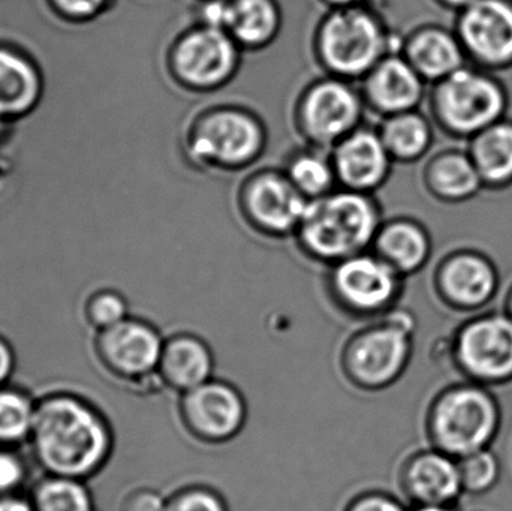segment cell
<instances>
[{
	"label": "cell",
	"mask_w": 512,
	"mask_h": 511,
	"mask_svg": "<svg viewBox=\"0 0 512 511\" xmlns=\"http://www.w3.org/2000/svg\"><path fill=\"white\" fill-rule=\"evenodd\" d=\"M30 456L45 476L87 480L110 459L113 434L104 414L83 396L65 390L36 399Z\"/></svg>",
	"instance_id": "1"
},
{
	"label": "cell",
	"mask_w": 512,
	"mask_h": 511,
	"mask_svg": "<svg viewBox=\"0 0 512 511\" xmlns=\"http://www.w3.org/2000/svg\"><path fill=\"white\" fill-rule=\"evenodd\" d=\"M382 222L372 194L334 189L310 200L295 236L310 258L336 264L373 245Z\"/></svg>",
	"instance_id": "2"
},
{
	"label": "cell",
	"mask_w": 512,
	"mask_h": 511,
	"mask_svg": "<svg viewBox=\"0 0 512 511\" xmlns=\"http://www.w3.org/2000/svg\"><path fill=\"white\" fill-rule=\"evenodd\" d=\"M321 65L343 80L364 78L385 56L397 53L393 36L375 12L361 5L336 8L316 32Z\"/></svg>",
	"instance_id": "3"
},
{
	"label": "cell",
	"mask_w": 512,
	"mask_h": 511,
	"mask_svg": "<svg viewBox=\"0 0 512 511\" xmlns=\"http://www.w3.org/2000/svg\"><path fill=\"white\" fill-rule=\"evenodd\" d=\"M510 95L498 75L463 66L436 83L432 111L439 125L456 137L472 138L504 119Z\"/></svg>",
	"instance_id": "4"
},
{
	"label": "cell",
	"mask_w": 512,
	"mask_h": 511,
	"mask_svg": "<svg viewBox=\"0 0 512 511\" xmlns=\"http://www.w3.org/2000/svg\"><path fill=\"white\" fill-rule=\"evenodd\" d=\"M265 143L267 134L256 114L225 105L197 117L186 138V152L204 167L242 170L261 156Z\"/></svg>",
	"instance_id": "5"
},
{
	"label": "cell",
	"mask_w": 512,
	"mask_h": 511,
	"mask_svg": "<svg viewBox=\"0 0 512 511\" xmlns=\"http://www.w3.org/2000/svg\"><path fill=\"white\" fill-rule=\"evenodd\" d=\"M363 93L343 78L313 81L297 104V125L312 146L331 150L346 135L360 128L363 120Z\"/></svg>",
	"instance_id": "6"
},
{
	"label": "cell",
	"mask_w": 512,
	"mask_h": 511,
	"mask_svg": "<svg viewBox=\"0 0 512 511\" xmlns=\"http://www.w3.org/2000/svg\"><path fill=\"white\" fill-rule=\"evenodd\" d=\"M240 45L218 27L198 24L171 45L173 77L189 90L209 92L233 80L240 66Z\"/></svg>",
	"instance_id": "7"
},
{
	"label": "cell",
	"mask_w": 512,
	"mask_h": 511,
	"mask_svg": "<svg viewBox=\"0 0 512 511\" xmlns=\"http://www.w3.org/2000/svg\"><path fill=\"white\" fill-rule=\"evenodd\" d=\"M498 426V410L483 390L463 387L447 393L436 405L433 432L451 455L468 456L484 449Z\"/></svg>",
	"instance_id": "8"
},
{
	"label": "cell",
	"mask_w": 512,
	"mask_h": 511,
	"mask_svg": "<svg viewBox=\"0 0 512 511\" xmlns=\"http://www.w3.org/2000/svg\"><path fill=\"white\" fill-rule=\"evenodd\" d=\"M309 200L283 171L261 170L243 183L240 206L249 224L270 236L295 234Z\"/></svg>",
	"instance_id": "9"
},
{
	"label": "cell",
	"mask_w": 512,
	"mask_h": 511,
	"mask_svg": "<svg viewBox=\"0 0 512 511\" xmlns=\"http://www.w3.org/2000/svg\"><path fill=\"white\" fill-rule=\"evenodd\" d=\"M456 33L480 68L512 66V0H477L460 11Z\"/></svg>",
	"instance_id": "10"
},
{
	"label": "cell",
	"mask_w": 512,
	"mask_h": 511,
	"mask_svg": "<svg viewBox=\"0 0 512 511\" xmlns=\"http://www.w3.org/2000/svg\"><path fill=\"white\" fill-rule=\"evenodd\" d=\"M331 287L343 305L370 314L387 308L396 299L400 273L375 252H361L333 264Z\"/></svg>",
	"instance_id": "11"
},
{
	"label": "cell",
	"mask_w": 512,
	"mask_h": 511,
	"mask_svg": "<svg viewBox=\"0 0 512 511\" xmlns=\"http://www.w3.org/2000/svg\"><path fill=\"white\" fill-rule=\"evenodd\" d=\"M95 350L102 366L117 377L140 378L161 365L164 344L149 324L126 318L96 333Z\"/></svg>",
	"instance_id": "12"
},
{
	"label": "cell",
	"mask_w": 512,
	"mask_h": 511,
	"mask_svg": "<svg viewBox=\"0 0 512 511\" xmlns=\"http://www.w3.org/2000/svg\"><path fill=\"white\" fill-rule=\"evenodd\" d=\"M330 156L342 188L366 194H373L387 182L394 162L378 129L363 125L340 140Z\"/></svg>",
	"instance_id": "13"
},
{
	"label": "cell",
	"mask_w": 512,
	"mask_h": 511,
	"mask_svg": "<svg viewBox=\"0 0 512 511\" xmlns=\"http://www.w3.org/2000/svg\"><path fill=\"white\" fill-rule=\"evenodd\" d=\"M462 365L475 377L499 381L512 375V320L502 315L469 324L459 339Z\"/></svg>",
	"instance_id": "14"
},
{
	"label": "cell",
	"mask_w": 512,
	"mask_h": 511,
	"mask_svg": "<svg viewBox=\"0 0 512 511\" xmlns=\"http://www.w3.org/2000/svg\"><path fill=\"white\" fill-rule=\"evenodd\" d=\"M406 320L369 330L355 341L349 353L352 374L367 386H382L397 377L409 354Z\"/></svg>",
	"instance_id": "15"
},
{
	"label": "cell",
	"mask_w": 512,
	"mask_h": 511,
	"mask_svg": "<svg viewBox=\"0 0 512 511\" xmlns=\"http://www.w3.org/2000/svg\"><path fill=\"white\" fill-rule=\"evenodd\" d=\"M363 80L364 102L382 117L417 110L426 95V80L399 53L385 56Z\"/></svg>",
	"instance_id": "16"
},
{
	"label": "cell",
	"mask_w": 512,
	"mask_h": 511,
	"mask_svg": "<svg viewBox=\"0 0 512 511\" xmlns=\"http://www.w3.org/2000/svg\"><path fill=\"white\" fill-rule=\"evenodd\" d=\"M189 425L209 440H227L237 434L245 422V404L236 390L227 384H201L189 390L185 399Z\"/></svg>",
	"instance_id": "17"
},
{
	"label": "cell",
	"mask_w": 512,
	"mask_h": 511,
	"mask_svg": "<svg viewBox=\"0 0 512 511\" xmlns=\"http://www.w3.org/2000/svg\"><path fill=\"white\" fill-rule=\"evenodd\" d=\"M442 293L462 308L489 302L498 288V272L489 258L474 251L457 252L442 263L438 276Z\"/></svg>",
	"instance_id": "18"
},
{
	"label": "cell",
	"mask_w": 512,
	"mask_h": 511,
	"mask_svg": "<svg viewBox=\"0 0 512 511\" xmlns=\"http://www.w3.org/2000/svg\"><path fill=\"white\" fill-rule=\"evenodd\" d=\"M402 53L424 80L435 83L462 69L468 59L457 33L441 26L415 30L403 42Z\"/></svg>",
	"instance_id": "19"
},
{
	"label": "cell",
	"mask_w": 512,
	"mask_h": 511,
	"mask_svg": "<svg viewBox=\"0 0 512 511\" xmlns=\"http://www.w3.org/2000/svg\"><path fill=\"white\" fill-rule=\"evenodd\" d=\"M42 95V75L23 51L0 45V120L14 122L29 114Z\"/></svg>",
	"instance_id": "20"
},
{
	"label": "cell",
	"mask_w": 512,
	"mask_h": 511,
	"mask_svg": "<svg viewBox=\"0 0 512 511\" xmlns=\"http://www.w3.org/2000/svg\"><path fill=\"white\" fill-rule=\"evenodd\" d=\"M372 246L400 275L423 269L433 251L432 237L424 225L406 218L382 224Z\"/></svg>",
	"instance_id": "21"
},
{
	"label": "cell",
	"mask_w": 512,
	"mask_h": 511,
	"mask_svg": "<svg viewBox=\"0 0 512 511\" xmlns=\"http://www.w3.org/2000/svg\"><path fill=\"white\" fill-rule=\"evenodd\" d=\"M280 12L273 0H227L225 32L240 48L267 47L280 30Z\"/></svg>",
	"instance_id": "22"
},
{
	"label": "cell",
	"mask_w": 512,
	"mask_h": 511,
	"mask_svg": "<svg viewBox=\"0 0 512 511\" xmlns=\"http://www.w3.org/2000/svg\"><path fill=\"white\" fill-rule=\"evenodd\" d=\"M426 185L441 200L463 203L477 197L484 182L469 153L450 150L427 165Z\"/></svg>",
	"instance_id": "23"
},
{
	"label": "cell",
	"mask_w": 512,
	"mask_h": 511,
	"mask_svg": "<svg viewBox=\"0 0 512 511\" xmlns=\"http://www.w3.org/2000/svg\"><path fill=\"white\" fill-rule=\"evenodd\" d=\"M409 491L421 503L444 506L463 489L459 465L441 453H427L412 462L408 470Z\"/></svg>",
	"instance_id": "24"
},
{
	"label": "cell",
	"mask_w": 512,
	"mask_h": 511,
	"mask_svg": "<svg viewBox=\"0 0 512 511\" xmlns=\"http://www.w3.org/2000/svg\"><path fill=\"white\" fill-rule=\"evenodd\" d=\"M469 155L483 179L492 188L512 183V122L502 119L478 132L469 143Z\"/></svg>",
	"instance_id": "25"
},
{
	"label": "cell",
	"mask_w": 512,
	"mask_h": 511,
	"mask_svg": "<svg viewBox=\"0 0 512 511\" xmlns=\"http://www.w3.org/2000/svg\"><path fill=\"white\" fill-rule=\"evenodd\" d=\"M378 132L391 158L406 164L420 161L435 138L432 123L417 110L384 117Z\"/></svg>",
	"instance_id": "26"
},
{
	"label": "cell",
	"mask_w": 512,
	"mask_h": 511,
	"mask_svg": "<svg viewBox=\"0 0 512 511\" xmlns=\"http://www.w3.org/2000/svg\"><path fill=\"white\" fill-rule=\"evenodd\" d=\"M161 365L165 378L186 392L207 383L213 371L209 348L194 338H177L165 345Z\"/></svg>",
	"instance_id": "27"
},
{
	"label": "cell",
	"mask_w": 512,
	"mask_h": 511,
	"mask_svg": "<svg viewBox=\"0 0 512 511\" xmlns=\"http://www.w3.org/2000/svg\"><path fill=\"white\" fill-rule=\"evenodd\" d=\"M282 171L309 201L330 194L339 183L330 153L315 146L292 153Z\"/></svg>",
	"instance_id": "28"
},
{
	"label": "cell",
	"mask_w": 512,
	"mask_h": 511,
	"mask_svg": "<svg viewBox=\"0 0 512 511\" xmlns=\"http://www.w3.org/2000/svg\"><path fill=\"white\" fill-rule=\"evenodd\" d=\"M35 511H98L84 480L45 476L30 489Z\"/></svg>",
	"instance_id": "29"
},
{
	"label": "cell",
	"mask_w": 512,
	"mask_h": 511,
	"mask_svg": "<svg viewBox=\"0 0 512 511\" xmlns=\"http://www.w3.org/2000/svg\"><path fill=\"white\" fill-rule=\"evenodd\" d=\"M36 399L18 387H0V447L17 449L29 443Z\"/></svg>",
	"instance_id": "30"
},
{
	"label": "cell",
	"mask_w": 512,
	"mask_h": 511,
	"mask_svg": "<svg viewBox=\"0 0 512 511\" xmlns=\"http://www.w3.org/2000/svg\"><path fill=\"white\" fill-rule=\"evenodd\" d=\"M129 303L117 288H101L87 297L83 306V320L96 330L110 329L128 317Z\"/></svg>",
	"instance_id": "31"
},
{
	"label": "cell",
	"mask_w": 512,
	"mask_h": 511,
	"mask_svg": "<svg viewBox=\"0 0 512 511\" xmlns=\"http://www.w3.org/2000/svg\"><path fill=\"white\" fill-rule=\"evenodd\" d=\"M459 467L463 488L471 492L486 491L498 479V461L486 450L465 456Z\"/></svg>",
	"instance_id": "32"
},
{
	"label": "cell",
	"mask_w": 512,
	"mask_h": 511,
	"mask_svg": "<svg viewBox=\"0 0 512 511\" xmlns=\"http://www.w3.org/2000/svg\"><path fill=\"white\" fill-rule=\"evenodd\" d=\"M29 480L26 459L11 447H0V495H18Z\"/></svg>",
	"instance_id": "33"
},
{
	"label": "cell",
	"mask_w": 512,
	"mask_h": 511,
	"mask_svg": "<svg viewBox=\"0 0 512 511\" xmlns=\"http://www.w3.org/2000/svg\"><path fill=\"white\" fill-rule=\"evenodd\" d=\"M50 3L57 14L71 21H90L110 11V0H50Z\"/></svg>",
	"instance_id": "34"
},
{
	"label": "cell",
	"mask_w": 512,
	"mask_h": 511,
	"mask_svg": "<svg viewBox=\"0 0 512 511\" xmlns=\"http://www.w3.org/2000/svg\"><path fill=\"white\" fill-rule=\"evenodd\" d=\"M164 511H225L216 495L207 491H189L171 501Z\"/></svg>",
	"instance_id": "35"
},
{
	"label": "cell",
	"mask_w": 512,
	"mask_h": 511,
	"mask_svg": "<svg viewBox=\"0 0 512 511\" xmlns=\"http://www.w3.org/2000/svg\"><path fill=\"white\" fill-rule=\"evenodd\" d=\"M165 504L155 492H135L123 504L122 511H164Z\"/></svg>",
	"instance_id": "36"
},
{
	"label": "cell",
	"mask_w": 512,
	"mask_h": 511,
	"mask_svg": "<svg viewBox=\"0 0 512 511\" xmlns=\"http://www.w3.org/2000/svg\"><path fill=\"white\" fill-rule=\"evenodd\" d=\"M17 357L11 342L0 335V387L8 386L9 380L14 375Z\"/></svg>",
	"instance_id": "37"
},
{
	"label": "cell",
	"mask_w": 512,
	"mask_h": 511,
	"mask_svg": "<svg viewBox=\"0 0 512 511\" xmlns=\"http://www.w3.org/2000/svg\"><path fill=\"white\" fill-rule=\"evenodd\" d=\"M351 511H405L396 501L391 500L387 497H379V495H373V497L363 498V500L357 501L352 507Z\"/></svg>",
	"instance_id": "38"
},
{
	"label": "cell",
	"mask_w": 512,
	"mask_h": 511,
	"mask_svg": "<svg viewBox=\"0 0 512 511\" xmlns=\"http://www.w3.org/2000/svg\"><path fill=\"white\" fill-rule=\"evenodd\" d=\"M0 511H35L29 497L23 495H0Z\"/></svg>",
	"instance_id": "39"
},
{
	"label": "cell",
	"mask_w": 512,
	"mask_h": 511,
	"mask_svg": "<svg viewBox=\"0 0 512 511\" xmlns=\"http://www.w3.org/2000/svg\"><path fill=\"white\" fill-rule=\"evenodd\" d=\"M439 2L444 6H448V8L462 11L466 6L472 5V3L477 2V0H439Z\"/></svg>",
	"instance_id": "40"
},
{
	"label": "cell",
	"mask_w": 512,
	"mask_h": 511,
	"mask_svg": "<svg viewBox=\"0 0 512 511\" xmlns=\"http://www.w3.org/2000/svg\"><path fill=\"white\" fill-rule=\"evenodd\" d=\"M334 8H345V6L361 5L363 0H327Z\"/></svg>",
	"instance_id": "41"
},
{
	"label": "cell",
	"mask_w": 512,
	"mask_h": 511,
	"mask_svg": "<svg viewBox=\"0 0 512 511\" xmlns=\"http://www.w3.org/2000/svg\"><path fill=\"white\" fill-rule=\"evenodd\" d=\"M417 511H450L445 509L444 506H433V504H426V506L421 507L420 510Z\"/></svg>",
	"instance_id": "42"
},
{
	"label": "cell",
	"mask_w": 512,
	"mask_h": 511,
	"mask_svg": "<svg viewBox=\"0 0 512 511\" xmlns=\"http://www.w3.org/2000/svg\"><path fill=\"white\" fill-rule=\"evenodd\" d=\"M511 309H512V299H511Z\"/></svg>",
	"instance_id": "43"
}]
</instances>
